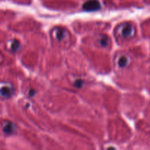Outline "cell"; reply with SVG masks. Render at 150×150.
I'll return each mask as SVG.
<instances>
[{
  "mask_svg": "<svg viewBox=\"0 0 150 150\" xmlns=\"http://www.w3.org/2000/svg\"><path fill=\"white\" fill-rule=\"evenodd\" d=\"M98 42L102 47H107L110 43V40L106 35H100L98 39Z\"/></svg>",
  "mask_w": 150,
  "mask_h": 150,
  "instance_id": "cell-7",
  "label": "cell"
},
{
  "mask_svg": "<svg viewBox=\"0 0 150 150\" xmlns=\"http://www.w3.org/2000/svg\"><path fill=\"white\" fill-rule=\"evenodd\" d=\"M130 63V57L127 54H122L119 57L117 64L120 67H125Z\"/></svg>",
  "mask_w": 150,
  "mask_h": 150,
  "instance_id": "cell-5",
  "label": "cell"
},
{
  "mask_svg": "<svg viewBox=\"0 0 150 150\" xmlns=\"http://www.w3.org/2000/svg\"><path fill=\"white\" fill-rule=\"evenodd\" d=\"M54 34L55 35V38H57V40H58L59 41L64 40L66 39V37H67V33L64 29H61V28H57L54 31Z\"/></svg>",
  "mask_w": 150,
  "mask_h": 150,
  "instance_id": "cell-6",
  "label": "cell"
},
{
  "mask_svg": "<svg viewBox=\"0 0 150 150\" xmlns=\"http://www.w3.org/2000/svg\"><path fill=\"white\" fill-rule=\"evenodd\" d=\"M20 48V43L18 40H13L11 44V49L13 51H16Z\"/></svg>",
  "mask_w": 150,
  "mask_h": 150,
  "instance_id": "cell-8",
  "label": "cell"
},
{
  "mask_svg": "<svg viewBox=\"0 0 150 150\" xmlns=\"http://www.w3.org/2000/svg\"><path fill=\"white\" fill-rule=\"evenodd\" d=\"M107 150H116V149L114 147H109Z\"/></svg>",
  "mask_w": 150,
  "mask_h": 150,
  "instance_id": "cell-10",
  "label": "cell"
},
{
  "mask_svg": "<svg viewBox=\"0 0 150 150\" xmlns=\"http://www.w3.org/2000/svg\"><path fill=\"white\" fill-rule=\"evenodd\" d=\"M2 130L5 134H12L15 130L14 125L9 121H4L2 123Z\"/></svg>",
  "mask_w": 150,
  "mask_h": 150,
  "instance_id": "cell-4",
  "label": "cell"
},
{
  "mask_svg": "<svg viewBox=\"0 0 150 150\" xmlns=\"http://www.w3.org/2000/svg\"><path fill=\"white\" fill-rule=\"evenodd\" d=\"M75 86L76 87H78V88H80L81 87L82 85H83V81L82 80H77L76 81V83H75Z\"/></svg>",
  "mask_w": 150,
  "mask_h": 150,
  "instance_id": "cell-9",
  "label": "cell"
},
{
  "mask_svg": "<svg viewBox=\"0 0 150 150\" xmlns=\"http://www.w3.org/2000/svg\"><path fill=\"white\" fill-rule=\"evenodd\" d=\"M136 29L134 26L130 23H122L118 27V33L122 38H130L135 35Z\"/></svg>",
  "mask_w": 150,
  "mask_h": 150,
  "instance_id": "cell-1",
  "label": "cell"
},
{
  "mask_svg": "<svg viewBox=\"0 0 150 150\" xmlns=\"http://www.w3.org/2000/svg\"><path fill=\"white\" fill-rule=\"evenodd\" d=\"M100 3L98 0H89L83 5V9L86 11H96L100 9Z\"/></svg>",
  "mask_w": 150,
  "mask_h": 150,
  "instance_id": "cell-2",
  "label": "cell"
},
{
  "mask_svg": "<svg viewBox=\"0 0 150 150\" xmlns=\"http://www.w3.org/2000/svg\"><path fill=\"white\" fill-rule=\"evenodd\" d=\"M14 92L13 85L9 83H2L1 85V95L3 98H10Z\"/></svg>",
  "mask_w": 150,
  "mask_h": 150,
  "instance_id": "cell-3",
  "label": "cell"
}]
</instances>
